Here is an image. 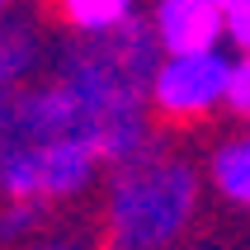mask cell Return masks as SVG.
I'll return each instance as SVG.
<instances>
[{
    "instance_id": "6da1fadb",
    "label": "cell",
    "mask_w": 250,
    "mask_h": 250,
    "mask_svg": "<svg viewBox=\"0 0 250 250\" xmlns=\"http://www.w3.org/2000/svg\"><path fill=\"white\" fill-rule=\"evenodd\" d=\"M161 57L166 52H161L146 14L113 33H99V38L66 33L52 42L47 76H57L95 113V146L104 156V166L132 161L156 142L151 76L161 66Z\"/></svg>"
},
{
    "instance_id": "7a4b0ae2",
    "label": "cell",
    "mask_w": 250,
    "mask_h": 250,
    "mask_svg": "<svg viewBox=\"0 0 250 250\" xmlns=\"http://www.w3.org/2000/svg\"><path fill=\"white\" fill-rule=\"evenodd\" d=\"M208 175L189 151L156 137L99 184V250H180L194 236Z\"/></svg>"
},
{
    "instance_id": "3957f363",
    "label": "cell",
    "mask_w": 250,
    "mask_h": 250,
    "mask_svg": "<svg viewBox=\"0 0 250 250\" xmlns=\"http://www.w3.org/2000/svg\"><path fill=\"white\" fill-rule=\"evenodd\" d=\"M52 142H90L95 146V113L57 76H38V81L0 95V170L38 146H52Z\"/></svg>"
},
{
    "instance_id": "277c9868",
    "label": "cell",
    "mask_w": 250,
    "mask_h": 250,
    "mask_svg": "<svg viewBox=\"0 0 250 250\" xmlns=\"http://www.w3.org/2000/svg\"><path fill=\"white\" fill-rule=\"evenodd\" d=\"M231 52H166L151 76V113L161 127H194L212 113H227Z\"/></svg>"
},
{
    "instance_id": "5b68a950",
    "label": "cell",
    "mask_w": 250,
    "mask_h": 250,
    "mask_svg": "<svg viewBox=\"0 0 250 250\" xmlns=\"http://www.w3.org/2000/svg\"><path fill=\"white\" fill-rule=\"evenodd\" d=\"M161 52H212L227 38V10L217 0H146Z\"/></svg>"
},
{
    "instance_id": "8992f818",
    "label": "cell",
    "mask_w": 250,
    "mask_h": 250,
    "mask_svg": "<svg viewBox=\"0 0 250 250\" xmlns=\"http://www.w3.org/2000/svg\"><path fill=\"white\" fill-rule=\"evenodd\" d=\"M52 57V38L42 33L33 10H14L0 24V95L19 90V85L38 81V71Z\"/></svg>"
},
{
    "instance_id": "52a82bcc",
    "label": "cell",
    "mask_w": 250,
    "mask_h": 250,
    "mask_svg": "<svg viewBox=\"0 0 250 250\" xmlns=\"http://www.w3.org/2000/svg\"><path fill=\"white\" fill-rule=\"evenodd\" d=\"M203 175H208V189L217 203L250 212V127H236V132L212 142Z\"/></svg>"
},
{
    "instance_id": "ba28073f",
    "label": "cell",
    "mask_w": 250,
    "mask_h": 250,
    "mask_svg": "<svg viewBox=\"0 0 250 250\" xmlns=\"http://www.w3.org/2000/svg\"><path fill=\"white\" fill-rule=\"evenodd\" d=\"M52 19L62 24V33H81V38H99L113 28L142 19V0H47Z\"/></svg>"
},
{
    "instance_id": "9c48e42d",
    "label": "cell",
    "mask_w": 250,
    "mask_h": 250,
    "mask_svg": "<svg viewBox=\"0 0 250 250\" xmlns=\"http://www.w3.org/2000/svg\"><path fill=\"white\" fill-rule=\"evenodd\" d=\"M47 227H52V208L0 198V250H24L28 241H38Z\"/></svg>"
},
{
    "instance_id": "30bf717a",
    "label": "cell",
    "mask_w": 250,
    "mask_h": 250,
    "mask_svg": "<svg viewBox=\"0 0 250 250\" xmlns=\"http://www.w3.org/2000/svg\"><path fill=\"white\" fill-rule=\"evenodd\" d=\"M227 113L250 123V47H236L231 57V85H227Z\"/></svg>"
},
{
    "instance_id": "8fae6325",
    "label": "cell",
    "mask_w": 250,
    "mask_h": 250,
    "mask_svg": "<svg viewBox=\"0 0 250 250\" xmlns=\"http://www.w3.org/2000/svg\"><path fill=\"white\" fill-rule=\"evenodd\" d=\"M24 250H99V236L95 231H81V227H47L38 241H28Z\"/></svg>"
},
{
    "instance_id": "7c38bea8",
    "label": "cell",
    "mask_w": 250,
    "mask_h": 250,
    "mask_svg": "<svg viewBox=\"0 0 250 250\" xmlns=\"http://www.w3.org/2000/svg\"><path fill=\"white\" fill-rule=\"evenodd\" d=\"M227 38H231V47H250V0L227 10Z\"/></svg>"
},
{
    "instance_id": "4fadbf2b",
    "label": "cell",
    "mask_w": 250,
    "mask_h": 250,
    "mask_svg": "<svg viewBox=\"0 0 250 250\" xmlns=\"http://www.w3.org/2000/svg\"><path fill=\"white\" fill-rule=\"evenodd\" d=\"M10 14H14V0H0V24H5Z\"/></svg>"
},
{
    "instance_id": "5bb4252c",
    "label": "cell",
    "mask_w": 250,
    "mask_h": 250,
    "mask_svg": "<svg viewBox=\"0 0 250 250\" xmlns=\"http://www.w3.org/2000/svg\"><path fill=\"white\" fill-rule=\"evenodd\" d=\"M217 5H222V10H231V5H241V0H217Z\"/></svg>"
}]
</instances>
